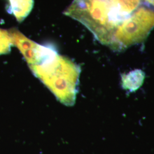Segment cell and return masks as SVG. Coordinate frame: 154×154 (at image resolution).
Instances as JSON below:
<instances>
[{"label": "cell", "instance_id": "cell-4", "mask_svg": "<svg viewBox=\"0 0 154 154\" xmlns=\"http://www.w3.org/2000/svg\"><path fill=\"white\" fill-rule=\"evenodd\" d=\"M8 11L13 14L18 22H21L32 11L34 0H9Z\"/></svg>", "mask_w": 154, "mask_h": 154}, {"label": "cell", "instance_id": "cell-5", "mask_svg": "<svg viewBox=\"0 0 154 154\" xmlns=\"http://www.w3.org/2000/svg\"><path fill=\"white\" fill-rule=\"evenodd\" d=\"M12 45L11 37L9 31L0 29V55L9 53Z\"/></svg>", "mask_w": 154, "mask_h": 154}, {"label": "cell", "instance_id": "cell-3", "mask_svg": "<svg viewBox=\"0 0 154 154\" xmlns=\"http://www.w3.org/2000/svg\"><path fill=\"white\" fill-rule=\"evenodd\" d=\"M154 28V9L146 2L122 23L111 46H128L143 41Z\"/></svg>", "mask_w": 154, "mask_h": 154}, {"label": "cell", "instance_id": "cell-6", "mask_svg": "<svg viewBox=\"0 0 154 154\" xmlns=\"http://www.w3.org/2000/svg\"><path fill=\"white\" fill-rule=\"evenodd\" d=\"M145 1L154 9V0H145Z\"/></svg>", "mask_w": 154, "mask_h": 154}, {"label": "cell", "instance_id": "cell-1", "mask_svg": "<svg viewBox=\"0 0 154 154\" xmlns=\"http://www.w3.org/2000/svg\"><path fill=\"white\" fill-rule=\"evenodd\" d=\"M145 0H74L63 14L81 22L100 42L111 46L117 29Z\"/></svg>", "mask_w": 154, "mask_h": 154}, {"label": "cell", "instance_id": "cell-2", "mask_svg": "<svg viewBox=\"0 0 154 154\" xmlns=\"http://www.w3.org/2000/svg\"><path fill=\"white\" fill-rule=\"evenodd\" d=\"M29 67L61 102L66 105L74 103L80 72L75 63L52 48L41 45Z\"/></svg>", "mask_w": 154, "mask_h": 154}]
</instances>
